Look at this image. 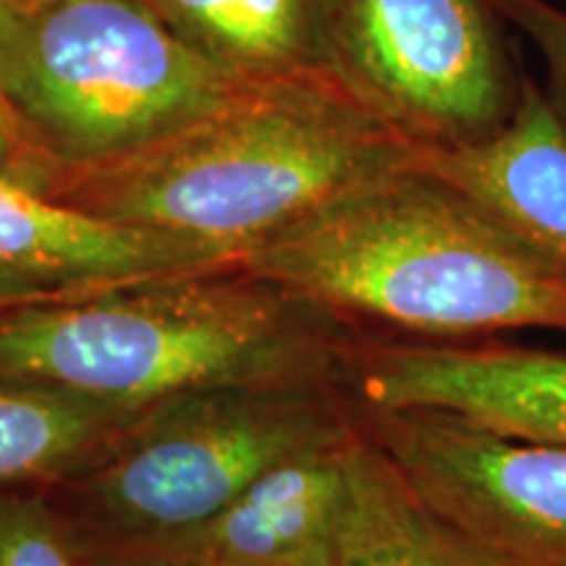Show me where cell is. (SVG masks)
<instances>
[{"mask_svg":"<svg viewBox=\"0 0 566 566\" xmlns=\"http://www.w3.org/2000/svg\"><path fill=\"white\" fill-rule=\"evenodd\" d=\"M338 317L242 268L0 304V380L153 409L229 386L349 380Z\"/></svg>","mask_w":566,"mask_h":566,"instance_id":"cell-1","label":"cell"},{"mask_svg":"<svg viewBox=\"0 0 566 566\" xmlns=\"http://www.w3.org/2000/svg\"><path fill=\"white\" fill-rule=\"evenodd\" d=\"M239 268L325 313L422 342L566 334V273L470 197L401 168L244 250Z\"/></svg>","mask_w":566,"mask_h":566,"instance_id":"cell-2","label":"cell"},{"mask_svg":"<svg viewBox=\"0 0 566 566\" xmlns=\"http://www.w3.org/2000/svg\"><path fill=\"white\" fill-rule=\"evenodd\" d=\"M415 147L336 69H307L250 82L150 150L66 171L48 197L244 254L334 197L409 168Z\"/></svg>","mask_w":566,"mask_h":566,"instance_id":"cell-3","label":"cell"},{"mask_svg":"<svg viewBox=\"0 0 566 566\" xmlns=\"http://www.w3.org/2000/svg\"><path fill=\"white\" fill-rule=\"evenodd\" d=\"M247 84L147 0H0V101L63 171L150 150Z\"/></svg>","mask_w":566,"mask_h":566,"instance_id":"cell-4","label":"cell"},{"mask_svg":"<svg viewBox=\"0 0 566 566\" xmlns=\"http://www.w3.org/2000/svg\"><path fill=\"white\" fill-rule=\"evenodd\" d=\"M334 386H229L153 407L74 483L108 546H147L223 512L260 475L357 428Z\"/></svg>","mask_w":566,"mask_h":566,"instance_id":"cell-5","label":"cell"},{"mask_svg":"<svg viewBox=\"0 0 566 566\" xmlns=\"http://www.w3.org/2000/svg\"><path fill=\"white\" fill-rule=\"evenodd\" d=\"M491 0H331V66L422 145H475L522 95Z\"/></svg>","mask_w":566,"mask_h":566,"instance_id":"cell-6","label":"cell"},{"mask_svg":"<svg viewBox=\"0 0 566 566\" xmlns=\"http://www.w3.org/2000/svg\"><path fill=\"white\" fill-rule=\"evenodd\" d=\"M357 417L424 504L493 566H566L564 443L424 409L357 407Z\"/></svg>","mask_w":566,"mask_h":566,"instance_id":"cell-7","label":"cell"},{"mask_svg":"<svg viewBox=\"0 0 566 566\" xmlns=\"http://www.w3.org/2000/svg\"><path fill=\"white\" fill-rule=\"evenodd\" d=\"M354 405L424 409L491 433L566 446V352L504 338L354 342Z\"/></svg>","mask_w":566,"mask_h":566,"instance_id":"cell-8","label":"cell"},{"mask_svg":"<svg viewBox=\"0 0 566 566\" xmlns=\"http://www.w3.org/2000/svg\"><path fill=\"white\" fill-rule=\"evenodd\" d=\"M239 260L202 239L92 216L0 174V268L53 292L226 271Z\"/></svg>","mask_w":566,"mask_h":566,"instance_id":"cell-9","label":"cell"},{"mask_svg":"<svg viewBox=\"0 0 566 566\" xmlns=\"http://www.w3.org/2000/svg\"><path fill=\"white\" fill-rule=\"evenodd\" d=\"M409 168L470 197L566 273V126L527 69L504 129L462 147L417 142Z\"/></svg>","mask_w":566,"mask_h":566,"instance_id":"cell-10","label":"cell"},{"mask_svg":"<svg viewBox=\"0 0 566 566\" xmlns=\"http://www.w3.org/2000/svg\"><path fill=\"white\" fill-rule=\"evenodd\" d=\"M357 433L359 420L344 438L271 467L200 527L147 546L197 566H302L331 558Z\"/></svg>","mask_w":566,"mask_h":566,"instance_id":"cell-11","label":"cell"},{"mask_svg":"<svg viewBox=\"0 0 566 566\" xmlns=\"http://www.w3.org/2000/svg\"><path fill=\"white\" fill-rule=\"evenodd\" d=\"M359 420V417H357ZM331 566H493L446 525L359 424Z\"/></svg>","mask_w":566,"mask_h":566,"instance_id":"cell-12","label":"cell"},{"mask_svg":"<svg viewBox=\"0 0 566 566\" xmlns=\"http://www.w3.org/2000/svg\"><path fill=\"white\" fill-rule=\"evenodd\" d=\"M189 45L250 82L331 66V0H147ZM334 69V66H331Z\"/></svg>","mask_w":566,"mask_h":566,"instance_id":"cell-13","label":"cell"},{"mask_svg":"<svg viewBox=\"0 0 566 566\" xmlns=\"http://www.w3.org/2000/svg\"><path fill=\"white\" fill-rule=\"evenodd\" d=\"M147 412L0 380V493L76 480Z\"/></svg>","mask_w":566,"mask_h":566,"instance_id":"cell-14","label":"cell"},{"mask_svg":"<svg viewBox=\"0 0 566 566\" xmlns=\"http://www.w3.org/2000/svg\"><path fill=\"white\" fill-rule=\"evenodd\" d=\"M0 566H87L69 520L32 491L0 493Z\"/></svg>","mask_w":566,"mask_h":566,"instance_id":"cell-15","label":"cell"},{"mask_svg":"<svg viewBox=\"0 0 566 566\" xmlns=\"http://www.w3.org/2000/svg\"><path fill=\"white\" fill-rule=\"evenodd\" d=\"M506 24L527 38L546 63V92L551 108L566 126V11L551 0H491Z\"/></svg>","mask_w":566,"mask_h":566,"instance_id":"cell-16","label":"cell"},{"mask_svg":"<svg viewBox=\"0 0 566 566\" xmlns=\"http://www.w3.org/2000/svg\"><path fill=\"white\" fill-rule=\"evenodd\" d=\"M87 566H197L189 558L153 546H105L97 556H87Z\"/></svg>","mask_w":566,"mask_h":566,"instance_id":"cell-17","label":"cell"},{"mask_svg":"<svg viewBox=\"0 0 566 566\" xmlns=\"http://www.w3.org/2000/svg\"><path fill=\"white\" fill-rule=\"evenodd\" d=\"M45 294H55V292L51 286H45V283L0 268V304L32 300V296H45Z\"/></svg>","mask_w":566,"mask_h":566,"instance_id":"cell-18","label":"cell"},{"mask_svg":"<svg viewBox=\"0 0 566 566\" xmlns=\"http://www.w3.org/2000/svg\"><path fill=\"white\" fill-rule=\"evenodd\" d=\"M13 122L17 118L11 116V111L0 101V166H6L13 158V150H17V126H13Z\"/></svg>","mask_w":566,"mask_h":566,"instance_id":"cell-19","label":"cell"},{"mask_svg":"<svg viewBox=\"0 0 566 566\" xmlns=\"http://www.w3.org/2000/svg\"><path fill=\"white\" fill-rule=\"evenodd\" d=\"M302 566H331V558H323V562H313V564H302Z\"/></svg>","mask_w":566,"mask_h":566,"instance_id":"cell-20","label":"cell"},{"mask_svg":"<svg viewBox=\"0 0 566 566\" xmlns=\"http://www.w3.org/2000/svg\"><path fill=\"white\" fill-rule=\"evenodd\" d=\"M32 3H53V0H32Z\"/></svg>","mask_w":566,"mask_h":566,"instance_id":"cell-21","label":"cell"}]
</instances>
